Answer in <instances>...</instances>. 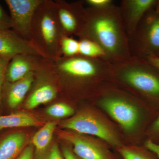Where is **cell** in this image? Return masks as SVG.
<instances>
[{
  "label": "cell",
  "mask_w": 159,
  "mask_h": 159,
  "mask_svg": "<svg viewBox=\"0 0 159 159\" xmlns=\"http://www.w3.org/2000/svg\"><path fill=\"white\" fill-rule=\"evenodd\" d=\"M77 36L97 43L112 64L132 56L121 10L114 5L102 9L85 8L82 28Z\"/></svg>",
  "instance_id": "6da1fadb"
},
{
  "label": "cell",
  "mask_w": 159,
  "mask_h": 159,
  "mask_svg": "<svg viewBox=\"0 0 159 159\" xmlns=\"http://www.w3.org/2000/svg\"><path fill=\"white\" fill-rule=\"evenodd\" d=\"M63 35L55 1L43 0L32 20L29 42L43 58L54 62L62 56L61 43Z\"/></svg>",
  "instance_id": "7a4b0ae2"
},
{
  "label": "cell",
  "mask_w": 159,
  "mask_h": 159,
  "mask_svg": "<svg viewBox=\"0 0 159 159\" xmlns=\"http://www.w3.org/2000/svg\"><path fill=\"white\" fill-rule=\"evenodd\" d=\"M111 74L159 105V71L147 61L131 56L125 61L113 65Z\"/></svg>",
  "instance_id": "3957f363"
},
{
  "label": "cell",
  "mask_w": 159,
  "mask_h": 159,
  "mask_svg": "<svg viewBox=\"0 0 159 159\" xmlns=\"http://www.w3.org/2000/svg\"><path fill=\"white\" fill-rule=\"evenodd\" d=\"M56 76L53 62L43 58L34 72V79L37 84L26 99L25 107L27 109H33L56 98L58 88L51 80Z\"/></svg>",
  "instance_id": "277c9868"
},
{
  "label": "cell",
  "mask_w": 159,
  "mask_h": 159,
  "mask_svg": "<svg viewBox=\"0 0 159 159\" xmlns=\"http://www.w3.org/2000/svg\"><path fill=\"white\" fill-rule=\"evenodd\" d=\"M98 102L99 106L126 131L133 130L143 121V111L122 97L105 96Z\"/></svg>",
  "instance_id": "5b68a950"
},
{
  "label": "cell",
  "mask_w": 159,
  "mask_h": 159,
  "mask_svg": "<svg viewBox=\"0 0 159 159\" xmlns=\"http://www.w3.org/2000/svg\"><path fill=\"white\" fill-rule=\"evenodd\" d=\"M61 127L95 136L113 146H119V140L113 129L102 119L89 112L80 113L64 121Z\"/></svg>",
  "instance_id": "8992f818"
},
{
  "label": "cell",
  "mask_w": 159,
  "mask_h": 159,
  "mask_svg": "<svg viewBox=\"0 0 159 159\" xmlns=\"http://www.w3.org/2000/svg\"><path fill=\"white\" fill-rule=\"evenodd\" d=\"M43 0H6L11 19V29L29 41L30 30L35 11Z\"/></svg>",
  "instance_id": "52a82bcc"
},
{
  "label": "cell",
  "mask_w": 159,
  "mask_h": 159,
  "mask_svg": "<svg viewBox=\"0 0 159 159\" xmlns=\"http://www.w3.org/2000/svg\"><path fill=\"white\" fill-rule=\"evenodd\" d=\"M54 1L57 17L64 35L77 36L82 28L85 13V8L82 2L68 3L63 0Z\"/></svg>",
  "instance_id": "ba28073f"
},
{
  "label": "cell",
  "mask_w": 159,
  "mask_h": 159,
  "mask_svg": "<svg viewBox=\"0 0 159 159\" xmlns=\"http://www.w3.org/2000/svg\"><path fill=\"white\" fill-rule=\"evenodd\" d=\"M58 135L73 145V152L80 159H116L103 146L78 134L60 131Z\"/></svg>",
  "instance_id": "9c48e42d"
},
{
  "label": "cell",
  "mask_w": 159,
  "mask_h": 159,
  "mask_svg": "<svg viewBox=\"0 0 159 159\" xmlns=\"http://www.w3.org/2000/svg\"><path fill=\"white\" fill-rule=\"evenodd\" d=\"M156 3L154 0H126L122 2L120 10L127 35H134L142 18Z\"/></svg>",
  "instance_id": "30bf717a"
},
{
  "label": "cell",
  "mask_w": 159,
  "mask_h": 159,
  "mask_svg": "<svg viewBox=\"0 0 159 159\" xmlns=\"http://www.w3.org/2000/svg\"><path fill=\"white\" fill-rule=\"evenodd\" d=\"M42 57L31 54H19L13 56L7 65L5 82L13 83L36 70Z\"/></svg>",
  "instance_id": "8fae6325"
},
{
  "label": "cell",
  "mask_w": 159,
  "mask_h": 159,
  "mask_svg": "<svg viewBox=\"0 0 159 159\" xmlns=\"http://www.w3.org/2000/svg\"><path fill=\"white\" fill-rule=\"evenodd\" d=\"M19 54L41 56L29 41L11 29H0V54L13 57Z\"/></svg>",
  "instance_id": "7c38bea8"
},
{
  "label": "cell",
  "mask_w": 159,
  "mask_h": 159,
  "mask_svg": "<svg viewBox=\"0 0 159 159\" xmlns=\"http://www.w3.org/2000/svg\"><path fill=\"white\" fill-rule=\"evenodd\" d=\"M34 79L33 72L16 82H5L3 91H5L6 102L10 108H16L23 102L31 89Z\"/></svg>",
  "instance_id": "4fadbf2b"
},
{
  "label": "cell",
  "mask_w": 159,
  "mask_h": 159,
  "mask_svg": "<svg viewBox=\"0 0 159 159\" xmlns=\"http://www.w3.org/2000/svg\"><path fill=\"white\" fill-rule=\"evenodd\" d=\"M147 20L140 35L139 46L149 55L159 51V13Z\"/></svg>",
  "instance_id": "5bb4252c"
},
{
  "label": "cell",
  "mask_w": 159,
  "mask_h": 159,
  "mask_svg": "<svg viewBox=\"0 0 159 159\" xmlns=\"http://www.w3.org/2000/svg\"><path fill=\"white\" fill-rule=\"evenodd\" d=\"M27 136L24 133L10 134L0 142V159H15L23 150Z\"/></svg>",
  "instance_id": "9a60e30c"
},
{
  "label": "cell",
  "mask_w": 159,
  "mask_h": 159,
  "mask_svg": "<svg viewBox=\"0 0 159 159\" xmlns=\"http://www.w3.org/2000/svg\"><path fill=\"white\" fill-rule=\"evenodd\" d=\"M41 124L39 120L27 113L18 112L0 116V130L6 128L37 126Z\"/></svg>",
  "instance_id": "2e32d148"
},
{
  "label": "cell",
  "mask_w": 159,
  "mask_h": 159,
  "mask_svg": "<svg viewBox=\"0 0 159 159\" xmlns=\"http://www.w3.org/2000/svg\"><path fill=\"white\" fill-rule=\"evenodd\" d=\"M56 125L55 122H48L34 134L32 145L35 148V155L43 153L48 149Z\"/></svg>",
  "instance_id": "e0dca14e"
},
{
  "label": "cell",
  "mask_w": 159,
  "mask_h": 159,
  "mask_svg": "<svg viewBox=\"0 0 159 159\" xmlns=\"http://www.w3.org/2000/svg\"><path fill=\"white\" fill-rule=\"evenodd\" d=\"M78 41L79 55L89 58H105L104 51L95 42L85 38H80Z\"/></svg>",
  "instance_id": "ac0fdd59"
},
{
  "label": "cell",
  "mask_w": 159,
  "mask_h": 159,
  "mask_svg": "<svg viewBox=\"0 0 159 159\" xmlns=\"http://www.w3.org/2000/svg\"><path fill=\"white\" fill-rule=\"evenodd\" d=\"M145 149H134L125 147H119L118 152L123 159H157V156L153 152Z\"/></svg>",
  "instance_id": "d6986e66"
},
{
  "label": "cell",
  "mask_w": 159,
  "mask_h": 159,
  "mask_svg": "<svg viewBox=\"0 0 159 159\" xmlns=\"http://www.w3.org/2000/svg\"><path fill=\"white\" fill-rule=\"evenodd\" d=\"M61 51L63 57L79 55V41L70 36L63 35L61 43Z\"/></svg>",
  "instance_id": "ffe728a7"
},
{
  "label": "cell",
  "mask_w": 159,
  "mask_h": 159,
  "mask_svg": "<svg viewBox=\"0 0 159 159\" xmlns=\"http://www.w3.org/2000/svg\"><path fill=\"white\" fill-rule=\"evenodd\" d=\"M46 113L54 118H62L74 115V110L64 102H57L49 106L46 110Z\"/></svg>",
  "instance_id": "44dd1931"
},
{
  "label": "cell",
  "mask_w": 159,
  "mask_h": 159,
  "mask_svg": "<svg viewBox=\"0 0 159 159\" xmlns=\"http://www.w3.org/2000/svg\"><path fill=\"white\" fill-rule=\"evenodd\" d=\"M34 159H64L60 151L57 143L51 145L46 152L40 154L35 155Z\"/></svg>",
  "instance_id": "7402d4cb"
},
{
  "label": "cell",
  "mask_w": 159,
  "mask_h": 159,
  "mask_svg": "<svg viewBox=\"0 0 159 159\" xmlns=\"http://www.w3.org/2000/svg\"><path fill=\"white\" fill-rule=\"evenodd\" d=\"M12 57L0 54V105L2 99L3 90L5 83L6 68Z\"/></svg>",
  "instance_id": "603a6c76"
},
{
  "label": "cell",
  "mask_w": 159,
  "mask_h": 159,
  "mask_svg": "<svg viewBox=\"0 0 159 159\" xmlns=\"http://www.w3.org/2000/svg\"><path fill=\"white\" fill-rule=\"evenodd\" d=\"M149 140L159 144V114L152 121L148 129Z\"/></svg>",
  "instance_id": "cb8c5ba5"
},
{
  "label": "cell",
  "mask_w": 159,
  "mask_h": 159,
  "mask_svg": "<svg viewBox=\"0 0 159 159\" xmlns=\"http://www.w3.org/2000/svg\"><path fill=\"white\" fill-rule=\"evenodd\" d=\"M85 2L89 7L97 9H104L113 5L111 0H87Z\"/></svg>",
  "instance_id": "d4e9b609"
},
{
  "label": "cell",
  "mask_w": 159,
  "mask_h": 159,
  "mask_svg": "<svg viewBox=\"0 0 159 159\" xmlns=\"http://www.w3.org/2000/svg\"><path fill=\"white\" fill-rule=\"evenodd\" d=\"M10 16L6 13L0 5V29H11Z\"/></svg>",
  "instance_id": "484cf974"
},
{
  "label": "cell",
  "mask_w": 159,
  "mask_h": 159,
  "mask_svg": "<svg viewBox=\"0 0 159 159\" xmlns=\"http://www.w3.org/2000/svg\"><path fill=\"white\" fill-rule=\"evenodd\" d=\"M16 159H34L33 145H30L27 146L23 149Z\"/></svg>",
  "instance_id": "4316f807"
},
{
  "label": "cell",
  "mask_w": 159,
  "mask_h": 159,
  "mask_svg": "<svg viewBox=\"0 0 159 159\" xmlns=\"http://www.w3.org/2000/svg\"><path fill=\"white\" fill-rule=\"evenodd\" d=\"M145 147L154 153L159 159V144H157L151 140H146L145 142Z\"/></svg>",
  "instance_id": "83f0119b"
},
{
  "label": "cell",
  "mask_w": 159,
  "mask_h": 159,
  "mask_svg": "<svg viewBox=\"0 0 159 159\" xmlns=\"http://www.w3.org/2000/svg\"><path fill=\"white\" fill-rule=\"evenodd\" d=\"M147 61L151 65L159 71V56L156 54H150L147 55Z\"/></svg>",
  "instance_id": "f1b7e54d"
},
{
  "label": "cell",
  "mask_w": 159,
  "mask_h": 159,
  "mask_svg": "<svg viewBox=\"0 0 159 159\" xmlns=\"http://www.w3.org/2000/svg\"><path fill=\"white\" fill-rule=\"evenodd\" d=\"M63 156L64 159H80L74 153L73 151H72L67 147H63L62 148Z\"/></svg>",
  "instance_id": "f546056e"
},
{
  "label": "cell",
  "mask_w": 159,
  "mask_h": 159,
  "mask_svg": "<svg viewBox=\"0 0 159 159\" xmlns=\"http://www.w3.org/2000/svg\"><path fill=\"white\" fill-rule=\"evenodd\" d=\"M157 12L159 13V2H158V4L157 8Z\"/></svg>",
  "instance_id": "4dcf8cb0"
},
{
  "label": "cell",
  "mask_w": 159,
  "mask_h": 159,
  "mask_svg": "<svg viewBox=\"0 0 159 159\" xmlns=\"http://www.w3.org/2000/svg\"><path fill=\"white\" fill-rule=\"evenodd\" d=\"M158 55V56H159V55Z\"/></svg>",
  "instance_id": "1f68e13d"
}]
</instances>
